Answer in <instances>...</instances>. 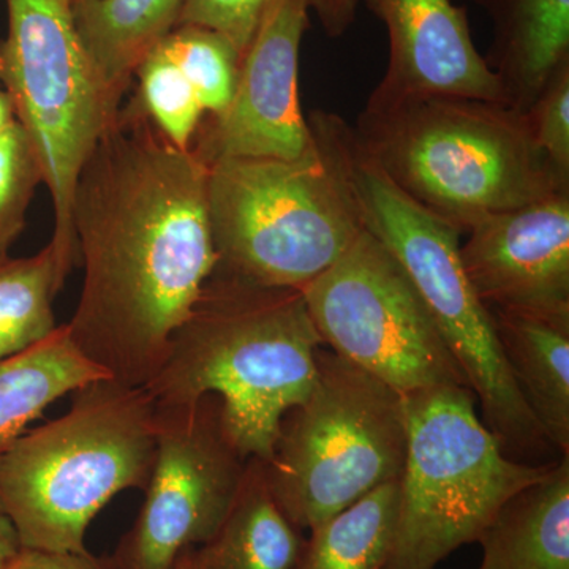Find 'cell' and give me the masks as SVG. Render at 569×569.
Segmentation results:
<instances>
[{
	"label": "cell",
	"mask_w": 569,
	"mask_h": 569,
	"mask_svg": "<svg viewBox=\"0 0 569 569\" xmlns=\"http://www.w3.org/2000/svg\"><path fill=\"white\" fill-rule=\"evenodd\" d=\"M208 167L121 104L74 186L84 268L71 340L108 378L146 388L217 264Z\"/></svg>",
	"instance_id": "obj_1"
},
{
	"label": "cell",
	"mask_w": 569,
	"mask_h": 569,
	"mask_svg": "<svg viewBox=\"0 0 569 569\" xmlns=\"http://www.w3.org/2000/svg\"><path fill=\"white\" fill-rule=\"evenodd\" d=\"M321 347L301 290L216 266L146 391L157 407L219 397L236 447L269 462L283 418L312 391Z\"/></svg>",
	"instance_id": "obj_2"
},
{
	"label": "cell",
	"mask_w": 569,
	"mask_h": 569,
	"mask_svg": "<svg viewBox=\"0 0 569 569\" xmlns=\"http://www.w3.org/2000/svg\"><path fill=\"white\" fill-rule=\"evenodd\" d=\"M353 132L400 192L460 234L569 189L509 104L376 89Z\"/></svg>",
	"instance_id": "obj_3"
},
{
	"label": "cell",
	"mask_w": 569,
	"mask_h": 569,
	"mask_svg": "<svg viewBox=\"0 0 569 569\" xmlns=\"http://www.w3.org/2000/svg\"><path fill=\"white\" fill-rule=\"evenodd\" d=\"M312 142L296 159L236 157L208 164L217 268L268 287L302 290L365 231L350 174L351 127L307 116Z\"/></svg>",
	"instance_id": "obj_4"
},
{
	"label": "cell",
	"mask_w": 569,
	"mask_h": 569,
	"mask_svg": "<svg viewBox=\"0 0 569 569\" xmlns=\"http://www.w3.org/2000/svg\"><path fill=\"white\" fill-rule=\"evenodd\" d=\"M156 451L146 388L102 378L77 389L66 415L0 452V501L22 548L88 552L93 518L123 490L146 489Z\"/></svg>",
	"instance_id": "obj_5"
},
{
	"label": "cell",
	"mask_w": 569,
	"mask_h": 569,
	"mask_svg": "<svg viewBox=\"0 0 569 569\" xmlns=\"http://www.w3.org/2000/svg\"><path fill=\"white\" fill-rule=\"evenodd\" d=\"M348 174L367 233L387 247L425 299L438 331L478 397L482 421L509 458L529 462L550 449L503 358L492 313L460 263V233L389 181L356 142Z\"/></svg>",
	"instance_id": "obj_6"
},
{
	"label": "cell",
	"mask_w": 569,
	"mask_h": 569,
	"mask_svg": "<svg viewBox=\"0 0 569 569\" xmlns=\"http://www.w3.org/2000/svg\"><path fill=\"white\" fill-rule=\"evenodd\" d=\"M406 459L391 553L383 569H436L478 542L501 505L545 477L550 463L509 458L462 385L402 396Z\"/></svg>",
	"instance_id": "obj_7"
},
{
	"label": "cell",
	"mask_w": 569,
	"mask_h": 569,
	"mask_svg": "<svg viewBox=\"0 0 569 569\" xmlns=\"http://www.w3.org/2000/svg\"><path fill=\"white\" fill-rule=\"evenodd\" d=\"M312 391L280 425L264 462L277 505L312 530L389 481L406 459L402 396L335 351H318Z\"/></svg>",
	"instance_id": "obj_8"
},
{
	"label": "cell",
	"mask_w": 569,
	"mask_h": 569,
	"mask_svg": "<svg viewBox=\"0 0 569 569\" xmlns=\"http://www.w3.org/2000/svg\"><path fill=\"white\" fill-rule=\"evenodd\" d=\"M73 0H7L9 32L0 39V82L31 134L51 193V244L78 263L71 222L82 164L118 114L78 33Z\"/></svg>",
	"instance_id": "obj_9"
},
{
	"label": "cell",
	"mask_w": 569,
	"mask_h": 569,
	"mask_svg": "<svg viewBox=\"0 0 569 569\" xmlns=\"http://www.w3.org/2000/svg\"><path fill=\"white\" fill-rule=\"evenodd\" d=\"M301 291L323 346L400 396L468 388L406 269L366 230Z\"/></svg>",
	"instance_id": "obj_10"
},
{
	"label": "cell",
	"mask_w": 569,
	"mask_h": 569,
	"mask_svg": "<svg viewBox=\"0 0 569 569\" xmlns=\"http://www.w3.org/2000/svg\"><path fill=\"white\" fill-rule=\"evenodd\" d=\"M156 460L132 529L107 569H174L204 545L233 505L247 459L236 447L217 396L157 407Z\"/></svg>",
	"instance_id": "obj_11"
},
{
	"label": "cell",
	"mask_w": 569,
	"mask_h": 569,
	"mask_svg": "<svg viewBox=\"0 0 569 569\" xmlns=\"http://www.w3.org/2000/svg\"><path fill=\"white\" fill-rule=\"evenodd\" d=\"M309 0H271L242 54L230 107L204 118L192 151L208 167L236 157L296 159L312 142L299 100V52Z\"/></svg>",
	"instance_id": "obj_12"
},
{
	"label": "cell",
	"mask_w": 569,
	"mask_h": 569,
	"mask_svg": "<svg viewBox=\"0 0 569 569\" xmlns=\"http://www.w3.org/2000/svg\"><path fill=\"white\" fill-rule=\"evenodd\" d=\"M459 254L489 310L569 313V189L481 220Z\"/></svg>",
	"instance_id": "obj_13"
},
{
	"label": "cell",
	"mask_w": 569,
	"mask_h": 569,
	"mask_svg": "<svg viewBox=\"0 0 569 569\" xmlns=\"http://www.w3.org/2000/svg\"><path fill=\"white\" fill-rule=\"evenodd\" d=\"M389 37L378 91L507 103L503 88L471 39L467 11L451 0H366Z\"/></svg>",
	"instance_id": "obj_14"
},
{
	"label": "cell",
	"mask_w": 569,
	"mask_h": 569,
	"mask_svg": "<svg viewBox=\"0 0 569 569\" xmlns=\"http://www.w3.org/2000/svg\"><path fill=\"white\" fill-rule=\"evenodd\" d=\"M505 361L550 448L569 456V313L490 310Z\"/></svg>",
	"instance_id": "obj_15"
},
{
	"label": "cell",
	"mask_w": 569,
	"mask_h": 569,
	"mask_svg": "<svg viewBox=\"0 0 569 569\" xmlns=\"http://www.w3.org/2000/svg\"><path fill=\"white\" fill-rule=\"evenodd\" d=\"M478 542L479 569H569V456L509 497Z\"/></svg>",
	"instance_id": "obj_16"
},
{
	"label": "cell",
	"mask_w": 569,
	"mask_h": 569,
	"mask_svg": "<svg viewBox=\"0 0 569 569\" xmlns=\"http://www.w3.org/2000/svg\"><path fill=\"white\" fill-rule=\"evenodd\" d=\"M493 21L488 61L509 107L527 110L569 63V0H478Z\"/></svg>",
	"instance_id": "obj_17"
},
{
	"label": "cell",
	"mask_w": 569,
	"mask_h": 569,
	"mask_svg": "<svg viewBox=\"0 0 569 569\" xmlns=\"http://www.w3.org/2000/svg\"><path fill=\"white\" fill-rule=\"evenodd\" d=\"M306 541L277 505L263 460L250 458L230 511L204 545L190 550V567L296 569Z\"/></svg>",
	"instance_id": "obj_18"
},
{
	"label": "cell",
	"mask_w": 569,
	"mask_h": 569,
	"mask_svg": "<svg viewBox=\"0 0 569 569\" xmlns=\"http://www.w3.org/2000/svg\"><path fill=\"white\" fill-rule=\"evenodd\" d=\"M186 0H73L84 50L114 107H121L138 63L178 26Z\"/></svg>",
	"instance_id": "obj_19"
},
{
	"label": "cell",
	"mask_w": 569,
	"mask_h": 569,
	"mask_svg": "<svg viewBox=\"0 0 569 569\" xmlns=\"http://www.w3.org/2000/svg\"><path fill=\"white\" fill-rule=\"evenodd\" d=\"M108 378L86 359L67 325L39 346L0 361V452L61 397Z\"/></svg>",
	"instance_id": "obj_20"
},
{
	"label": "cell",
	"mask_w": 569,
	"mask_h": 569,
	"mask_svg": "<svg viewBox=\"0 0 569 569\" xmlns=\"http://www.w3.org/2000/svg\"><path fill=\"white\" fill-rule=\"evenodd\" d=\"M399 509V479L367 493L310 530L296 569H383Z\"/></svg>",
	"instance_id": "obj_21"
},
{
	"label": "cell",
	"mask_w": 569,
	"mask_h": 569,
	"mask_svg": "<svg viewBox=\"0 0 569 569\" xmlns=\"http://www.w3.org/2000/svg\"><path fill=\"white\" fill-rule=\"evenodd\" d=\"M71 269L51 242L33 257L0 263V361L39 346L58 329L52 307Z\"/></svg>",
	"instance_id": "obj_22"
},
{
	"label": "cell",
	"mask_w": 569,
	"mask_h": 569,
	"mask_svg": "<svg viewBox=\"0 0 569 569\" xmlns=\"http://www.w3.org/2000/svg\"><path fill=\"white\" fill-rule=\"evenodd\" d=\"M133 78L138 88L130 102L174 148L190 151L204 110L193 86L162 44L144 56Z\"/></svg>",
	"instance_id": "obj_23"
},
{
	"label": "cell",
	"mask_w": 569,
	"mask_h": 569,
	"mask_svg": "<svg viewBox=\"0 0 569 569\" xmlns=\"http://www.w3.org/2000/svg\"><path fill=\"white\" fill-rule=\"evenodd\" d=\"M193 86L204 118H219L230 107L238 86L242 54L222 33L179 24L159 41Z\"/></svg>",
	"instance_id": "obj_24"
},
{
	"label": "cell",
	"mask_w": 569,
	"mask_h": 569,
	"mask_svg": "<svg viewBox=\"0 0 569 569\" xmlns=\"http://www.w3.org/2000/svg\"><path fill=\"white\" fill-rule=\"evenodd\" d=\"M44 183L43 164L20 121L0 133V263L26 228L33 193Z\"/></svg>",
	"instance_id": "obj_25"
},
{
	"label": "cell",
	"mask_w": 569,
	"mask_h": 569,
	"mask_svg": "<svg viewBox=\"0 0 569 569\" xmlns=\"http://www.w3.org/2000/svg\"><path fill=\"white\" fill-rule=\"evenodd\" d=\"M523 116L531 140L569 182V63L550 78Z\"/></svg>",
	"instance_id": "obj_26"
},
{
	"label": "cell",
	"mask_w": 569,
	"mask_h": 569,
	"mask_svg": "<svg viewBox=\"0 0 569 569\" xmlns=\"http://www.w3.org/2000/svg\"><path fill=\"white\" fill-rule=\"evenodd\" d=\"M271 0H186L179 24L222 33L244 54Z\"/></svg>",
	"instance_id": "obj_27"
},
{
	"label": "cell",
	"mask_w": 569,
	"mask_h": 569,
	"mask_svg": "<svg viewBox=\"0 0 569 569\" xmlns=\"http://www.w3.org/2000/svg\"><path fill=\"white\" fill-rule=\"evenodd\" d=\"M7 569H107L91 553L50 552V550L22 549L17 560Z\"/></svg>",
	"instance_id": "obj_28"
},
{
	"label": "cell",
	"mask_w": 569,
	"mask_h": 569,
	"mask_svg": "<svg viewBox=\"0 0 569 569\" xmlns=\"http://www.w3.org/2000/svg\"><path fill=\"white\" fill-rule=\"evenodd\" d=\"M309 3L325 32L337 39L353 24L359 0H309Z\"/></svg>",
	"instance_id": "obj_29"
},
{
	"label": "cell",
	"mask_w": 569,
	"mask_h": 569,
	"mask_svg": "<svg viewBox=\"0 0 569 569\" xmlns=\"http://www.w3.org/2000/svg\"><path fill=\"white\" fill-rule=\"evenodd\" d=\"M22 549L20 533L0 501V569L9 568Z\"/></svg>",
	"instance_id": "obj_30"
},
{
	"label": "cell",
	"mask_w": 569,
	"mask_h": 569,
	"mask_svg": "<svg viewBox=\"0 0 569 569\" xmlns=\"http://www.w3.org/2000/svg\"><path fill=\"white\" fill-rule=\"evenodd\" d=\"M18 121L17 110H14L13 100H11L9 91L3 88L0 82V133Z\"/></svg>",
	"instance_id": "obj_31"
},
{
	"label": "cell",
	"mask_w": 569,
	"mask_h": 569,
	"mask_svg": "<svg viewBox=\"0 0 569 569\" xmlns=\"http://www.w3.org/2000/svg\"><path fill=\"white\" fill-rule=\"evenodd\" d=\"M189 553L190 550L189 552L182 553V557L181 559H179L178 565H176L174 569H192V567H190Z\"/></svg>",
	"instance_id": "obj_32"
}]
</instances>
